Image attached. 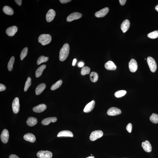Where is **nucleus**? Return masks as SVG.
<instances>
[{
    "instance_id": "ddd939ff",
    "label": "nucleus",
    "mask_w": 158,
    "mask_h": 158,
    "mask_svg": "<svg viewBox=\"0 0 158 158\" xmlns=\"http://www.w3.org/2000/svg\"><path fill=\"white\" fill-rule=\"evenodd\" d=\"M18 30L17 27L15 26H13L9 27L6 30V33L10 36H14Z\"/></svg>"
},
{
    "instance_id": "f3484780",
    "label": "nucleus",
    "mask_w": 158,
    "mask_h": 158,
    "mask_svg": "<svg viewBox=\"0 0 158 158\" xmlns=\"http://www.w3.org/2000/svg\"><path fill=\"white\" fill-rule=\"evenodd\" d=\"M130 23L129 21L126 20L124 21L121 25V28L124 33L126 32L130 27Z\"/></svg>"
},
{
    "instance_id": "37998d69",
    "label": "nucleus",
    "mask_w": 158,
    "mask_h": 158,
    "mask_svg": "<svg viewBox=\"0 0 158 158\" xmlns=\"http://www.w3.org/2000/svg\"><path fill=\"white\" fill-rule=\"evenodd\" d=\"M77 61V60L76 59H74L73 60V63H72V65L74 66L75 65V64H76V62Z\"/></svg>"
},
{
    "instance_id": "c03bdc74",
    "label": "nucleus",
    "mask_w": 158,
    "mask_h": 158,
    "mask_svg": "<svg viewBox=\"0 0 158 158\" xmlns=\"http://www.w3.org/2000/svg\"><path fill=\"white\" fill-rule=\"evenodd\" d=\"M155 9L156 11H158V5L156 6L155 7Z\"/></svg>"
},
{
    "instance_id": "a19ab883",
    "label": "nucleus",
    "mask_w": 158,
    "mask_h": 158,
    "mask_svg": "<svg viewBox=\"0 0 158 158\" xmlns=\"http://www.w3.org/2000/svg\"><path fill=\"white\" fill-rule=\"evenodd\" d=\"M9 158H20L18 156L14 154H11Z\"/></svg>"
},
{
    "instance_id": "6e6552de",
    "label": "nucleus",
    "mask_w": 158,
    "mask_h": 158,
    "mask_svg": "<svg viewBox=\"0 0 158 158\" xmlns=\"http://www.w3.org/2000/svg\"><path fill=\"white\" fill-rule=\"evenodd\" d=\"M121 111L120 109L116 107L110 108L107 110V113L109 116H117L121 113Z\"/></svg>"
},
{
    "instance_id": "f8f14e48",
    "label": "nucleus",
    "mask_w": 158,
    "mask_h": 158,
    "mask_svg": "<svg viewBox=\"0 0 158 158\" xmlns=\"http://www.w3.org/2000/svg\"><path fill=\"white\" fill-rule=\"evenodd\" d=\"M109 11V9L108 7H105L95 13V16L97 18L103 17H105Z\"/></svg>"
},
{
    "instance_id": "a878e982",
    "label": "nucleus",
    "mask_w": 158,
    "mask_h": 158,
    "mask_svg": "<svg viewBox=\"0 0 158 158\" xmlns=\"http://www.w3.org/2000/svg\"><path fill=\"white\" fill-rule=\"evenodd\" d=\"M90 77L91 82L95 83L98 80V75L96 72H92L90 74Z\"/></svg>"
},
{
    "instance_id": "2eb2a0df",
    "label": "nucleus",
    "mask_w": 158,
    "mask_h": 158,
    "mask_svg": "<svg viewBox=\"0 0 158 158\" xmlns=\"http://www.w3.org/2000/svg\"><path fill=\"white\" fill-rule=\"evenodd\" d=\"M142 147L144 150L147 152H150L152 150V147L151 144L149 142L147 141L143 142L142 143Z\"/></svg>"
},
{
    "instance_id": "423d86ee",
    "label": "nucleus",
    "mask_w": 158,
    "mask_h": 158,
    "mask_svg": "<svg viewBox=\"0 0 158 158\" xmlns=\"http://www.w3.org/2000/svg\"><path fill=\"white\" fill-rule=\"evenodd\" d=\"M82 17V14L79 12H74L72 13L68 16L66 19L68 22H71L73 21L78 20L81 18Z\"/></svg>"
},
{
    "instance_id": "c9c22d12",
    "label": "nucleus",
    "mask_w": 158,
    "mask_h": 158,
    "mask_svg": "<svg viewBox=\"0 0 158 158\" xmlns=\"http://www.w3.org/2000/svg\"><path fill=\"white\" fill-rule=\"evenodd\" d=\"M132 126L131 123L128 124L126 127V129L128 132L131 133L132 131Z\"/></svg>"
},
{
    "instance_id": "7ed1b4c3",
    "label": "nucleus",
    "mask_w": 158,
    "mask_h": 158,
    "mask_svg": "<svg viewBox=\"0 0 158 158\" xmlns=\"http://www.w3.org/2000/svg\"><path fill=\"white\" fill-rule=\"evenodd\" d=\"M147 62L151 71L153 72H155L157 66L154 59L151 57H149L147 58Z\"/></svg>"
},
{
    "instance_id": "39448f33",
    "label": "nucleus",
    "mask_w": 158,
    "mask_h": 158,
    "mask_svg": "<svg viewBox=\"0 0 158 158\" xmlns=\"http://www.w3.org/2000/svg\"><path fill=\"white\" fill-rule=\"evenodd\" d=\"M37 156L39 158H51L52 157L53 154L48 150H41L37 153Z\"/></svg>"
},
{
    "instance_id": "b1692460",
    "label": "nucleus",
    "mask_w": 158,
    "mask_h": 158,
    "mask_svg": "<svg viewBox=\"0 0 158 158\" xmlns=\"http://www.w3.org/2000/svg\"><path fill=\"white\" fill-rule=\"evenodd\" d=\"M37 120L36 118L30 117L28 118L26 123L28 126H32L36 125L37 123Z\"/></svg>"
},
{
    "instance_id": "79ce46f5",
    "label": "nucleus",
    "mask_w": 158,
    "mask_h": 158,
    "mask_svg": "<svg viewBox=\"0 0 158 158\" xmlns=\"http://www.w3.org/2000/svg\"><path fill=\"white\" fill-rule=\"evenodd\" d=\"M78 65L80 67H83L84 65V63L82 62H80L78 63Z\"/></svg>"
},
{
    "instance_id": "9d476101",
    "label": "nucleus",
    "mask_w": 158,
    "mask_h": 158,
    "mask_svg": "<svg viewBox=\"0 0 158 158\" xmlns=\"http://www.w3.org/2000/svg\"><path fill=\"white\" fill-rule=\"evenodd\" d=\"M130 71L132 72H135L138 69V64L136 60L134 59H132L128 64Z\"/></svg>"
},
{
    "instance_id": "0eeeda50",
    "label": "nucleus",
    "mask_w": 158,
    "mask_h": 158,
    "mask_svg": "<svg viewBox=\"0 0 158 158\" xmlns=\"http://www.w3.org/2000/svg\"><path fill=\"white\" fill-rule=\"evenodd\" d=\"M12 108L14 113L17 114L20 110V104L18 97H16L14 99L12 104Z\"/></svg>"
},
{
    "instance_id": "aec40b11",
    "label": "nucleus",
    "mask_w": 158,
    "mask_h": 158,
    "mask_svg": "<svg viewBox=\"0 0 158 158\" xmlns=\"http://www.w3.org/2000/svg\"><path fill=\"white\" fill-rule=\"evenodd\" d=\"M46 87V85L44 83L40 84L35 89V94L37 95H40L43 92Z\"/></svg>"
},
{
    "instance_id": "dca6fc26",
    "label": "nucleus",
    "mask_w": 158,
    "mask_h": 158,
    "mask_svg": "<svg viewBox=\"0 0 158 158\" xmlns=\"http://www.w3.org/2000/svg\"><path fill=\"white\" fill-rule=\"evenodd\" d=\"M47 108V106L44 104H41L35 106L33 108L34 112L37 113H41L43 112Z\"/></svg>"
},
{
    "instance_id": "393cba45",
    "label": "nucleus",
    "mask_w": 158,
    "mask_h": 158,
    "mask_svg": "<svg viewBox=\"0 0 158 158\" xmlns=\"http://www.w3.org/2000/svg\"><path fill=\"white\" fill-rule=\"evenodd\" d=\"M3 11L5 14L8 15H12L14 13L12 8L7 6H5L4 7Z\"/></svg>"
},
{
    "instance_id": "f704fd0d",
    "label": "nucleus",
    "mask_w": 158,
    "mask_h": 158,
    "mask_svg": "<svg viewBox=\"0 0 158 158\" xmlns=\"http://www.w3.org/2000/svg\"><path fill=\"white\" fill-rule=\"evenodd\" d=\"M31 79L30 77H28V78L24 87V91L25 92H26L27 91L29 87L30 86L31 84Z\"/></svg>"
},
{
    "instance_id": "20e7f679",
    "label": "nucleus",
    "mask_w": 158,
    "mask_h": 158,
    "mask_svg": "<svg viewBox=\"0 0 158 158\" xmlns=\"http://www.w3.org/2000/svg\"><path fill=\"white\" fill-rule=\"evenodd\" d=\"M102 131L100 130L93 131L90 137V139L91 141H94L99 138H101L103 135Z\"/></svg>"
},
{
    "instance_id": "2f4dec72",
    "label": "nucleus",
    "mask_w": 158,
    "mask_h": 158,
    "mask_svg": "<svg viewBox=\"0 0 158 158\" xmlns=\"http://www.w3.org/2000/svg\"><path fill=\"white\" fill-rule=\"evenodd\" d=\"M126 93V91L125 90L119 91L115 93V96L117 98L122 97L125 95Z\"/></svg>"
},
{
    "instance_id": "f257e3e1",
    "label": "nucleus",
    "mask_w": 158,
    "mask_h": 158,
    "mask_svg": "<svg viewBox=\"0 0 158 158\" xmlns=\"http://www.w3.org/2000/svg\"><path fill=\"white\" fill-rule=\"evenodd\" d=\"M69 50L70 48L68 44L66 43L63 45L60 52L59 59L60 61H64L67 58L69 54Z\"/></svg>"
},
{
    "instance_id": "7c9ffc66",
    "label": "nucleus",
    "mask_w": 158,
    "mask_h": 158,
    "mask_svg": "<svg viewBox=\"0 0 158 158\" xmlns=\"http://www.w3.org/2000/svg\"><path fill=\"white\" fill-rule=\"evenodd\" d=\"M90 69L88 66L83 67L81 71V74L82 75L88 74L90 72Z\"/></svg>"
},
{
    "instance_id": "412c9836",
    "label": "nucleus",
    "mask_w": 158,
    "mask_h": 158,
    "mask_svg": "<svg viewBox=\"0 0 158 158\" xmlns=\"http://www.w3.org/2000/svg\"><path fill=\"white\" fill-rule=\"evenodd\" d=\"M105 67L107 70H114L116 69V66L113 62L110 61L107 62L105 65Z\"/></svg>"
},
{
    "instance_id": "4be33fe9",
    "label": "nucleus",
    "mask_w": 158,
    "mask_h": 158,
    "mask_svg": "<svg viewBox=\"0 0 158 158\" xmlns=\"http://www.w3.org/2000/svg\"><path fill=\"white\" fill-rule=\"evenodd\" d=\"M57 120V118L55 117H48L43 120L41 123L43 125H47L49 124L51 122H56Z\"/></svg>"
},
{
    "instance_id": "72a5a7b5",
    "label": "nucleus",
    "mask_w": 158,
    "mask_h": 158,
    "mask_svg": "<svg viewBox=\"0 0 158 158\" xmlns=\"http://www.w3.org/2000/svg\"><path fill=\"white\" fill-rule=\"evenodd\" d=\"M28 52V48L27 47H26L22 50L20 54V59L21 60H23L27 56Z\"/></svg>"
},
{
    "instance_id": "e433bc0d",
    "label": "nucleus",
    "mask_w": 158,
    "mask_h": 158,
    "mask_svg": "<svg viewBox=\"0 0 158 158\" xmlns=\"http://www.w3.org/2000/svg\"><path fill=\"white\" fill-rule=\"evenodd\" d=\"M6 89V87L3 84H0V91H3Z\"/></svg>"
},
{
    "instance_id": "cd10ccee",
    "label": "nucleus",
    "mask_w": 158,
    "mask_h": 158,
    "mask_svg": "<svg viewBox=\"0 0 158 158\" xmlns=\"http://www.w3.org/2000/svg\"><path fill=\"white\" fill-rule=\"evenodd\" d=\"M49 57H46L44 56H41L39 57L37 61V64L38 65L41 64L43 63H45L48 61Z\"/></svg>"
},
{
    "instance_id": "c756f323",
    "label": "nucleus",
    "mask_w": 158,
    "mask_h": 158,
    "mask_svg": "<svg viewBox=\"0 0 158 158\" xmlns=\"http://www.w3.org/2000/svg\"><path fill=\"white\" fill-rule=\"evenodd\" d=\"M150 119L153 123H158V115L155 113L152 114L150 116Z\"/></svg>"
},
{
    "instance_id": "a211bd4d",
    "label": "nucleus",
    "mask_w": 158,
    "mask_h": 158,
    "mask_svg": "<svg viewBox=\"0 0 158 158\" xmlns=\"http://www.w3.org/2000/svg\"><path fill=\"white\" fill-rule=\"evenodd\" d=\"M24 139L26 141L30 142H31L33 143L36 141V138L34 135L30 133L26 134L23 137Z\"/></svg>"
},
{
    "instance_id": "bb28decb",
    "label": "nucleus",
    "mask_w": 158,
    "mask_h": 158,
    "mask_svg": "<svg viewBox=\"0 0 158 158\" xmlns=\"http://www.w3.org/2000/svg\"><path fill=\"white\" fill-rule=\"evenodd\" d=\"M63 84V81L61 80L57 81L55 84H53L51 87V89L52 90H54L57 89L61 86Z\"/></svg>"
},
{
    "instance_id": "9b49d317",
    "label": "nucleus",
    "mask_w": 158,
    "mask_h": 158,
    "mask_svg": "<svg viewBox=\"0 0 158 158\" xmlns=\"http://www.w3.org/2000/svg\"><path fill=\"white\" fill-rule=\"evenodd\" d=\"M8 131L6 129H4L2 131L1 135V138L3 143L6 144L8 142L9 138Z\"/></svg>"
},
{
    "instance_id": "4468645a",
    "label": "nucleus",
    "mask_w": 158,
    "mask_h": 158,
    "mask_svg": "<svg viewBox=\"0 0 158 158\" xmlns=\"http://www.w3.org/2000/svg\"><path fill=\"white\" fill-rule=\"evenodd\" d=\"M95 104V102L94 100L88 103L84 109V112L85 113H88L91 112L94 109Z\"/></svg>"
},
{
    "instance_id": "ea45409f",
    "label": "nucleus",
    "mask_w": 158,
    "mask_h": 158,
    "mask_svg": "<svg viewBox=\"0 0 158 158\" xmlns=\"http://www.w3.org/2000/svg\"><path fill=\"white\" fill-rule=\"evenodd\" d=\"M15 1L18 5L20 6L21 5L22 1L21 0H15Z\"/></svg>"
},
{
    "instance_id": "6ab92c4d",
    "label": "nucleus",
    "mask_w": 158,
    "mask_h": 158,
    "mask_svg": "<svg viewBox=\"0 0 158 158\" xmlns=\"http://www.w3.org/2000/svg\"><path fill=\"white\" fill-rule=\"evenodd\" d=\"M57 137H73V134L72 132L68 130H63L60 131L57 134Z\"/></svg>"
},
{
    "instance_id": "49530a36",
    "label": "nucleus",
    "mask_w": 158,
    "mask_h": 158,
    "mask_svg": "<svg viewBox=\"0 0 158 158\" xmlns=\"http://www.w3.org/2000/svg\"><path fill=\"white\" fill-rule=\"evenodd\" d=\"M91 156H92V154H91Z\"/></svg>"
},
{
    "instance_id": "f03ea898",
    "label": "nucleus",
    "mask_w": 158,
    "mask_h": 158,
    "mask_svg": "<svg viewBox=\"0 0 158 158\" xmlns=\"http://www.w3.org/2000/svg\"><path fill=\"white\" fill-rule=\"evenodd\" d=\"M52 37L48 34H42L39 36L38 42L42 45H45L50 43L51 42Z\"/></svg>"
},
{
    "instance_id": "473e14b6",
    "label": "nucleus",
    "mask_w": 158,
    "mask_h": 158,
    "mask_svg": "<svg viewBox=\"0 0 158 158\" xmlns=\"http://www.w3.org/2000/svg\"><path fill=\"white\" fill-rule=\"evenodd\" d=\"M147 36L149 38L154 39L158 38V31L150 32L147 35Z\"/></svg>"
},
{
    "instance_id": "5701e85b",
    "label": "nucleus",
    "mask_w": 158,
    "mask_h": 158,
    "mask_svg": "<svg viewBox=\"0 0 158 158\" xmlns=\"http://www.w3.org/2000/svg\"><path fill=\"white\" fill-rule=\"evenodd\" d=\"M46 68V65L45 64L42 65L37 69L35 72V76L36 78H39L42 75L44 69Z\"/></svg>"
},
{
    "instance_id": "58836bf2",
    "label": "nucleus",
    "mask_w": 158,
    "mask_h": 158,
    "mask_svg": "<svg viewBox=\"0 0 158 158\" xmlns=\"http://www.w3.org/2000/svg\"><path fill=\"white\" fill-rule=\"evenodd\" d=\"M126 1V0H119V2L121 5L122 6L125 5Z\"/></svg>"
},
{
    "instance_id": "4c0bfd02",
    "label": "nucleus",
    "mask_w": 158,
    "mask_h": 158,
    "mask_svg": "<svg viewBox=\"0 0 158 158\" xmlns=\"http://www.w3.org/2000/svg\"><path fill=\"white\" fill-rule=\"evenodd\" d=\"M60 2L62 4H65L69 2L71 0H60Z\"/></svg>"
},
{
    "instance_id": "a18cd8bd",
    "label": "nucleus",
    "mask_w": 158,
    "mask_h": 158,
    "mask_svg": "<svg viewBox=\"0 0 158 158\" xmlns=\"http://www.w3.org/2000/svg\"><path fill=\"white\" fill-rule=\"evenodd\" d=\"M86 158H95V157L94 156H90Z\"/></svg>"
},
{
    "instance_id": "c85d7f7f",
    "label": "nucleus",
    "mask_w": 158,
    "mask_h": 158,
    "mask_svg": "<svg viewBox=\"0 0 158 158\" xmlns=\"http://www.w3.org/2000/svg\"><path fill=\"white\" fill-rule=\"evenodd\" d=\"M14 60V56H12L10 58V61L9 62L7 67H8V70L9 71H11L12 70Z\"/></svg>"
},
{
    "instance_id": "1a4fd4ad",
    "label": "nucleus",
    "mask_w": 158,
    "mask_h": 158,
    "mask_svg": "<svg viewBox=\"0 0 158 158\" xmlns=\"http://www.w3.org/2000/svg\"><path fill=\"white\" fill-rule=\"evenodd\" d=\"M56 15V12L53 10L51 9L49 10L47 13L46 18L47 21L48 22H50L54 20Z\"/></svg>"
}]
</instances>
